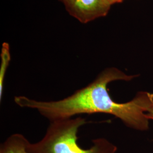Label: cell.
Instances as JSON below:
<instances>
[{
    "label": "cell",
    "mask_w": 153,
    "mask_h": 153,
    "mask_svg": "<svg viewBox=\"0 0 153 153\" xmlns=\"http://www.w3.org/2000/svg\"><path fill=\"white\" fill-rule=\"evenodd\" d=\"M138 76L128 75L116 68H108L86 86L71 95L56 101H40L16 96L14 102L22 108L36 109L50 121L76 115L102 113L114 115L129 128L146 131L149 127L146 114L153 105V94L141 91L126 103H118L109 95L108 85L116 81H130Z\"/></svg>",
    "instance_id": "cell-1"
},
{
    "label": "cell",
    "mask_w": 153,
    "mask_h": 153,
    "mask_svg": "<svg viewBox=\"0 0 153 153\" xmlns=\"http://www.w3.org/2000/svg\"><path fill=\"white\" fill-rule=\"evenodd\" d=\"M85 118L76 117L50 121L43 138L39 142L29 143L28 153H116L117 148L104 138L93 140L89 149L78 143V131L87 124Z\"/></svg>",
    "instance_id": "cell-2"
},
{
    "label": "cell",
    "mask_w": 153,
    "mask_h": 153,
    "mask_svg": "<svg viewBox=\"0 0 153 153\" xmlns=\"http://www.w3.org/2000/svg\"><path fill=\"white\" fill-rule=\"evenodd\" d=\"M66 10L71 16L82 23L106 16L111 4L108 0H68Z\"/></svg>",
    "instance_id": "cell-3"
},
{
    "label": "cell",
    "mask_w": 153,
    "mask_h": 153,
    "mask_svg": "<svg viewBox=\"0 0 153 153\" xmlns=\"http://www.w3.org/2000/svg\"><path fill=\"white\" fill-rule=\"evenodd\" d=\"M30 142L22 134L15 133L1 144L0 153H28Z\"/></svg>",
    "instance_id": "cell-4"
},
{
    "label": "cell",
    "mask_w": 153,
    "mask_h": 153,
    "mask_svg": "<svg viewBox=\"0 0 153 153\" xmlns=\"http://www.w3.org/2000/svg\"><path fill=\"white\" fill-rule=\"evenodd\" d=\"M0 56V101H1L4 94V79L5 77V74L11 60L10 45L8 43L4 42L2 45Z\"/></svg>",
    "instance_id": "cell-5"
},
{
    "label": "cell",
    "mask_w": 153,
    "mask_h": 153,
    "mask_svg": "<svg viewBox=\"0 0 153 153\" xmlns=\"http://www.w3.org/2000/svg\"><path fill=\"white\" fill-rule=\"evenodd\" d=\"M146 116L149 120H153V105L148 111Z\"/></svg>",
    "instance_id": "cell-6"
},
{
    "label": "cell",
    "mask_w": 153,
    "mask_h": 153,
    "mask_svg": "<svg viewBox=\"0 0 153 153\" xmlns=\"http://www.w3.org/2000/svg\"><path fill=\"white\" fill-rule=\"evenodd\" d=\"M109 2V3L112 5L117 4V3H120L121 2H123L124 0H108Z\"/></svg>",
    "instance_id": "cell-7"
},
{
    "label": "cell",
    "mask_w": 153,
    "mask_h": 153,
    "mask_svg": "<svg viewBox=\"0 0 153 153\" xmlns=\"http://www.w3.org/2000/svg\"><path fill=\"white\" fill-rule=\"evenodd\" d=\"M59 1H60L61 2H62L64 4H65L66 2L68 0H59Z\"/></svg>",
    "instance_id": "cell-8"
}]
</instances>
